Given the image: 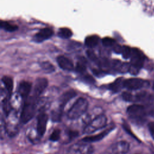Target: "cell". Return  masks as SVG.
Listing matches in <instances>:
<instances>
[{"instance_id": "6da1fadb", "label": "cell", "mask_w": 154, "mask_h": 154, "mask_svg": "<svg viewBox=\"0 0 154 154\" xmlns=\"http://www.w3.org/2000/svg\"><path fill=\"white\" fill-rule=\"evenodd\" d=\"M88 101L83 97L78 98L69 109L67 116L70 120H76L81 117L87 110Z\"/></svg>"}, {"instance_id": "7a4b0ae2", "label": "cell", "mask_w": 154, "mask_h": 154, "mask_svg": "<svg viewBox=\"0 0 154 154\" xmlns=\"http://www.w3.org/2000/svg\"><path fill=\"white\" fill-rule=\"evenodd\" d=\"M37 105V99L32 96L28 98L23 106L20 120L23 123H28L35 115Z\"/></svg>"}, {"instance_id": "3957f363", "label": "cell", "mask_w": 154, "mask_h": 154, "mask_svg": "<svg viewBox=\"0 0 154 154\" xmlns=\"http://www.w3.org/2000/svg\"><path fill=\"white\" fill-rule=\"evenodd\" d=\"M107 118L103 114H100L92 120L89 122L84 127L83 133L85 134H90L96 131L102 129L106 126Z\"/></svg>"}, {"instance_id": "277c9868", "label": "cell", "mask_w": 154, "mask_h": 154, "mask_svg": "<svg viewBox=\"0 0 154 154\" xmlns=\"http://www.w3.org/2000/svg\"><path fill=\"white\" fill-rule=\"evenodd\" d=\"M94 148L89 143L80 142L70 146L68 150V154H92Z\"/></svg>"}, {"instance_id": "5b68a950", "label": "cell", "mask_w": 154, "mask_h": 154, "mask_svg": "<svg viewBox=\"0 0 154 154\" xmlns=\"http://www.w3.org/2000/svg\"><path fill=\"white\" fill-rule=\"evenodd\" d=\"M127 114L129 117L137 121L141 120L146 114V109L143 105L139 104H132L128 107Z\"/></svg>"}, {"instance_id": "8992f818", "label": "cell", "mask_w": 154, "mask_h": 154, "mask_svg": "<svg viewBox=\"0 0 154 154\" xmlns=\"http://www.w3.org/2000/svg\"><path fill=\"white\" fill-rule=\"evenodd\" d=\"M129 144L126 141H120L112 144L108 149V154H126L129 150Z\"/></svg>"}, {"instance_id": "52a82bcc", "label": "cell", "mask_w": 154, "mask_h": 154, "mask_svg": "<svg viewBox=\"0 0 154 154\" xmlns=\"http://www.w3.org/2000/svg\"><path fill=\"white\" fill-rule=\"evenodd\" d=\"M48 122V116L44 112L41 111L37 116L36 131L39 137H42L45 134L47 124Z\"/></svg>"}, {"instance_id": "ba28073f", "label": "cell", "mask_w": 154, "mask_h": 154, "mask_svg": "<svg viewBox=\"0 0 154 154\" xmlns=\"http://www.w3.org/2000/svg\"><path fill=\"white\" fill-rule=\"evenodd\" d=\"M131 66L140 70L144 61V55L137 48H132V53L131 55Z\"/></svg>"}, {"instance_id": "9c48e42d", "label": "cell", "mask_w": 154, "mask_h": 154, "mask_svg": "<svg viewBox=\"0 0 154 154\" xmlns=\"http://www.w3.org/2000/svg\"><path fill=\"white\" fill-rule=\"evenodd\" d=\"M48 84V81L46 79V78H39L37 79L34 87L32 97L36 99H38L40 96L43 93V92L46 88Z\"/></svg>"}, {"instance_id": "30bf717a", "label": "cell", "mask_w": 154, "mask_h": 154, "mask_svg": "<svg viewBox=\"0 0 154 154\" xmlns=\"http://www.w3.org/2000/svg\"><path fill=\"white\" fill-rule=\"evenodd\" d=\"M145 81L140 78H129L124 81L123 86L125 88L131 90H135L144 87Z\"/></svg>"}, {"instance_id": "8fae6325", "label": "cell", "mask_w": 154, "mask_h": 154, "mask_svg": "<svg viewBox=\"0 0 154 154\" xmlns=\"http://www.w3.org/2000/svg\"><path fill=\"white\" fill-rule=\"evenodd\" d=\"M115 128L114 126H110L109 128H106L104 131H102L101 132L95 135H91V136H87L82 139V141L86 142V143H92V142H96L101 140L104 137H105L112 130L114 129Z\"/></svg>"}, {"instance_id": "7c38bea8", "label": "cell", "mask_w": 154, "mask_h": 154, "mask_svg": "<svg viewBox=\"0 0 154 154\" xmlns=\"http://www.w3.org/2000/svg\"><path fill=\"white\" fill-rule=\"evenodd\" d=\"M53 31L49 28H45L40 29L35 35L34 40L37 42H41L45 40H47L52 37L53 35Z\"/></svg>"}, {"instance_id": "4fadbf2b", "label": "cell", "mask_w": 154, "mask_h": 154, "mask_svg": "<svg viewBox=\"0 0 154 154\" xmlns=\"http://www.w3.org/2000/svg\"><path fill=\"white\" fill-rule=\"evenodd\" d=\"M31 90V84L28 81H22L19 85L18 91L19 95L26 100Z\"/></svg>"}, {"instance_id": "5bb4252c", "label": "cell", "mask_w": 154, "mask_h": 154, "mask_svg": "<svg viewBox=\"0 0 154 154\" xmlns=\"http://www.w3.org/2000/svg\"><path fill=\"white\" fill-rule=\"evenodd\" d=\"M57 61L59 66L63 70L70 71L73 69V64L72 61L69 58L63 55L58 57Z\"/></svg>"}, {"instance_id": "9a60e30c", "label": "cell", "mask_w": 154, "mask_h": 154, "mask_svg": "<svg viewBox=\"0 0 154 154\" xmlns=\"http://www.w3.org/2000/svg\"><path fill=\"white\" fill-rule=\"evenodd\" d=\"M76 93L73 90H69L64 93L60 98V108L61 109L63 110L66 104L73 97L76 96Z\"/></svg>"}, {"instance_id": "2e32d148", "label": "cell", "mask_w": 154, "mask_h": 154, "mask_svg": "<svg viewBox=\"0 0 154 154\" xmlns=\"http://www.w3.org/2000/svg\"><path fill=\"white\" fill-rule=\"evenodd\" d=\"M99 42V37L96 35H92L88 36L85 39V45L88 48H93L97 45Z\"/></svg>"}, {"instance_id": "e0dca14e", "label": "cell", "mask_w": 154, "mask_h": 154, "mask_svg": "<svg viewBox=\"0 0 154 154\" xmlns=\"http://www.w3.org/2000/svg\"><path fill=\"white\" fill-rule=\"evenodd\" d=\"M124 81L123 78H117L114 82L110 84V89L114 92H119L122 87H124Z\"/></svg>"}, {"instance_id": "ac0fdd59", "label": "cell", "mask_w": 154, "mask_h": 154, "mask_svg": "<svg viewBox=\"0 0 154 154\" xmlns=\"http://www.w3.org/2000/svg\"><path fill=\"white\" fill-rule=\"evenodd\" d=\"M2 81L8 93H11L13 88V81L12 78L7 76H4L2 78Z\"/></svg>"}, {"instance_id": "d6986e66", "label": "cell", "mask_w": 154, "mask_h": 154, "mask_svg": "<svg viewBox=\"0 0 154 154\" xmlns=\"http://www.w3.org/2000/svg\"><path fill=\"white\" fill-rule=\"evenodd\" d=\"M0 26L1 28L4 29V30L8 31V32H13L17 29L18 27L17 25L11 24L10 23H8L6 21H2L1 20L0 22Z\"/></svg>"}, {"instance_id": "ffe728a7", "label": "cell", "mask_w": 154, "mask_h": 154, "mask_svg": "<svg viewBox=\"0 0 154 154\" xmlns=\"http://www.w3.org/2000/svg\"><path fill=\"white\" fill-rule=\"evenodd\" d=\"M60 37L63 38H69L72 35V31L68 28H61L58 32Z\"/></svg>"}, {"instance_id": "44dd1931", "label": "cell", "mask_w": 154, "mask_h": 154, "mask_svg": "<svg viewBox=\"0 0 154 154\" xmlns=\"http://www.w3.org/2000/svg\"><path fill=\"white\" fill-rule=\"evenodd\" d=\"M61 137V131L59 129H54L49 136V140L53 142L57 141L60 140Z\"/></svg>"}, {"instance_id": "7402d4cb", "label": "cell", "mask_w": 154, "mask_h": 154, "mask_svg": "<svg viewBox=\"0 0 154 154\" xmlns=\"http://www.w3.org/2000/svg\"><path fill=\"white\" fill-rule=\"evenodd\" d=\"M40 66H41L42 69L47 73L52 72L53 71H54V69H55L53 65L48 61L43 62Z\"/></svg>"}, {"instance_id": "603a6c76", "label": "cell", "mask_w": 154, "mask_h": 154, "mask_svg": "<svg viewBox=\"0 0 154 154\" xmlns=\"http://www.w3.org/2000/svg\"><path fill=\"white\" fill-rule=\"evenodd\" d=\"M132 53V48L128 46H123V50L122 52V57L125 59L130 58Z\"/></svg>"}, {"instance_id": "cb8c5ba5", "label": "cell", "mask_w": 154, "mask_h": 154, "mask_svg": "<svg viewBox=\"0 0 154 154\" xmlns=\"http://www.w3.org/2000/svg\"><path fill=\"white\" fill-rule=\"evenodd\" d=\"M102 43L104 46H106V47L113 46L116 43V41L113 38L109 37H105L103 38L102 40Z\"/></svg>"}, {"instance_id": "d4e9b609", "label": "cell", "mask_w": 154, "mask_h": 154, "mask_svg": "<svg viewBox=\"0 0 154 154\" xmlns=\"http://www.w3.org/2000/svg\"><path fill=\"white\" fill-rule=\"evenodd\" d=\"M122 97L123 99L126 102H134V96L127 91L123 92L122 94Z\"/></svg>"}, {"instance_id": "484cf974", "label": "cell", "mask_w": 154, "mask_h": 154, "mask_svg": "<svg viewBox=\"0 0 154 154\" xmlns=\"http://www.w3.org/2000/svg\"><path fill=\"white\" fill-rule=\"evenodd\" d=\"M87 54L88 58H90L93 61H94V63H96L98 64H100V60L97 58V56L96 55V54H94V52H93L92 51H90V50H88L87 51Z\"/></svg>"}, {"instance_id": "4316f807", "label": "cell", "mask_w": 154, "mask_h": 154, "mask_svg": "<svg viewBox=\"0 0 154 154\" xmlns=\"http://www.w3.org/2000/svg\"><path fill=\"white\" fill-rule=\"evenodd\" d=\"M86 69V67L85 66V65L84 64H82V63H78L76 64V71H78V72L80 73H82L84 72L85 71Z\"/></svg>"}, {"instance_id": "83f0119b", "label": "cell", "mask_w": 154, "mask_h": 154, "mask_svg": "<svg viewBox=\"0 0 154 154\" xmlns=\"http://www.w3.org/2000/svg\"><path fill=\"white\" fill-rule=\"evenodd\" d=\"M112 49H113L114 52H116V54H122V52L123 50V46L119 44L116 43L112 46Z\"/></svg>"}, {"instance_id": "f1b7e54d", "label": "cell", "mask_w": 154, "mask_h": 154, "mask_svg": "<svg viewBox=\"0 0 154 154\" xmlns=\"http://www.w3.org/2000/svg\"><path fill=\"white\" fill-rule=\"evenodd\" d=\"M68 137H69V140H72L74 138L76 137L78 135V132L76 131H73V130H69L68 131Z\"/></svg>"}, {"instance_id": "f546056e", "label": "cell", "mask_w": 154, "mask_h": 154, "mask_svg": "<svg viewBox=\"0 0 154 154\" xmlns=\"http://www.w3.org/2000/svg\"><path fill=\"white\" fill-rule=\"evenodd\" d=\"M148 128L151 136L154 139V122H150L148 124Z\"/></svg>"}, {"instance_id": "4dcf8cb0", "label": "cell", "mask_w": 154, "mask_h": 154, "mask_svg": "<svg viewBox=\"0 0 154 154\" xmlns=\"http://www.w3.org/2000/svg\"><path fill=\"white\" fill-rule=\"evenodd\" d=\"M149 114L154 117V106L149 110Z\"/></svg>"}]
</instances>
